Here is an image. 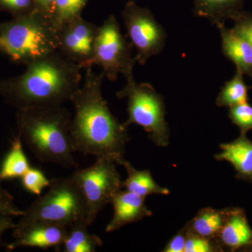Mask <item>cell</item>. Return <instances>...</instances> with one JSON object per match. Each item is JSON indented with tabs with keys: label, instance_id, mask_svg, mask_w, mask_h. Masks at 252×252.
<instances>
[{
	"label": "cell",
	"instance_id": "cell-23",
	"mask_svg": "<svg viewBox=\"0 0 252 252\" xmlns=\"http://www.w3.org/2000/svg\"><path fill=\"white\" fill-rule=\"evenodd\" d=\"M0 179V233L14 227L13 217H22L24 211L15 205L14 198L1 185Z\"/></svg>",
	"mask_w": 252,
	"mask_h": 252
},
{
	"label": "cell",
	"instance_id": "cell-10",
	"mask_svg": "<svg viewBox=\"0 0 252 252\" xmlns=\"http://www.w3.org/2000/svg\"><path fill=\"white\" fill-rule=\"evenodd\" d=\"M98 26L79 16L64 23L58 31V51L82 69L89 67Z\"/></svg>",
	"mask_w": 252,
	"mask_h": 252
},
{
	"label": "cell",
	"instance_id": "cell-12",
	"mask_svg": "<svg viewBox=\"0 0 252 252\" xmlns=\"http://www.w3.org/2000/svg\"><path fill=\"white\" fill-rule=\"evenodd\" d=\"M215 241L222 250L252 252V229L245 210L239 207H229L224 224Z\"/></svg>",
	"mask_w": 252,
	"mask_h": 252
},
{
	"label": "cell",
	"instance_id": "cell-30",
	"mask_svg": "<svg viewBox=\"0 0 252 252\" xmlns=\"http://www.w3.org/2000/svg\"><path fill=\"white\" fill-rule=\"evenodd\" d=\"M38 10L52 20L55 0H34Z\"/></svg>",
	"mask_w": 252,
	"mask_h": 252
},
{
	"label": "cell",
	"instance_id": "cell-27",
	"mask_svg": "<svg viewBox=\"0 0 252 252\" xmlns=\"http://www.w3.org/2000/svg\"><path fill=\"white\" fill-rule=\"evenodd\" d=\"M36 9L34 0H0V10L9 13L14 18L31 14Z\"/></svg>",
	"mask_w": 252,
	"mask_h": 252
},
{
	"label": "cell",
	"instance_id": "cell-19",
	"mask_svg": "<svg viewBox=\"0 0 252 252\" xmlns=\"http://www.w3.org/2000/svg\"><path fill=\"white\" fill-rule=\"evenodd\" d=\"M86 221H79L68 228L67 236L63 243L64 252H94L102 246V240L88 230Z\"/></svg>",
	"mask_w": 252,
	"mask_h": 252
},
{
	"label": "cell",
	"instance_id": "cell-7",
	"mask_svg": "<svg viewBox=\"0 0 252 252\" xmlns=\"http://www.w3.org/2000/svg\"><path fill=\"white\" fill-rule=\"evenodd\" d=\"M132 47L122 34L115 16L110 15L98 26L89 67L99 66L111 81L117 80L119 73L126 80L133 78V68L137 62L132 57Z\"/></svg>",
	"mask_w": 252,
	"mask_h": 252
},
{
	"label": "cell",
	"instance_id": "cell-20",
	"mask_svg": "<svg viewBox=\"0 0 252 252\" xmlns=\"http://www.w3.org/2000/svg\"><path fill=\"white\" fill-rule=\"evenodd\" d=\"M31 167L23 149L21 136L18 135L13 141L11 149L1 165L0 179L9 180L22 177Z\"/></svg>",
	"mask_w": 252,
	"mask_h": 252
},
{
	"label": "cell",
	"instance_id": "cell-13",
	"mask_svg": "<svg viewBox=\"0 0 252 252\" xmlns=\"http://www.w3.org/2000/svg\"><path fill=\"white\" fill-rule=\"evenodd\" d=\"M145 198L128 190H119L111 201L114 207V216L106 227V232L112 233L126 225L152 216V212L146 205Z\"/></svg>",
	"mask_w": 252,
	"mask_h": 252
},
{
	"label": "cell",
	"instance_id": "cell-16",
	"mask_svg": "<svg viewBox=\"0 0 252 252\" xmlns=\"http://www.w3.org/2000/svg\"><path fill=\"white\" fill-rule=\"evenodd\" d=\"M122 166L125 167L127 172V178L123 182V187L126 190L144 198L152 194L165 195L170 194L168 189L158 185L149 170H137L126 160L123 162Z\"/></svg>",
	"mask_w": 252,
	"mask_h": 252
},
{
	"label": "cell",
	"instance_id": "cell-3",
	"mask_svg": "<svg viewBox=\"0 0 252 252\" xmlns=\"http://www.w3.org/2000/svg\"><path fill=\"white\" fill-rule=\"evenodd\" d=\"M72 116L62 106L19 109V135L39 161L78 167L70 138Z\"/></svg>",
	"mask_w": 252,
	"mask_h": 252
},
{
	"label": "cell",
	"instance_id": "cell-9",
	"mask_svg": "<svg viewBox=\"0 0 252 252\" xmlns=\"http://www.w3.org/2000/svg\"><path fill=\"white\" fill-rule=\"evenodd\" d=\"M122 18L127 35L137 50L136 62L144 65L149 58L161 52L166 32L148 9L140 7L132 0L126 4Z\"/></svg>",
	"mask_w": 252,
	"mask_h": 252
},
{
	"label": "cell",
	"instance_id": "cell-17",
	"mask_svg": "<svg viewBox=\"0 0 252 252\" xmlns=\"http://www.w3.org/2000/svg\"><path fill=\"white\" fill-rule=\"evenodd\" d=\"M243 0H193L194 14L209 20L213 25H224L225 21L238 11Z\"/></svg>",
	"mask_w": 252,
	"mask_h": 252
},
{
	"label": "cell",
	"instance_id": "cell-4",
	"mask_svg": "<svg viewBox=\"0 0 252 252\" xmlns=\"http://www.w3.org/2000/svg\"><path fill=\"white\" fill-rule=\"evenodd\" d=\"M58 49L57 28L39 10L0 23V51L13 62L27 65Z\"/></svg>",
	"mask_w": 252,
	"mask_h": 252
},
{
	"label": "cell",
	"instance_id": "cell-8",
	"mask_svg": "<svg viewBox=\"0 0 252 252\" xmlns=\"http://www.w3.org/2000/svg\"><path fill=\"white\" fill-rule=\"evenodd\" d=\"M117 165L111 159L97 158L91 166L78 169L71 175L85 197L89 225L94 223L97 214L111 203L115 194L122 190V177Z\"/></svg>",
	"mask_w": 252,
	"mask_h": 252
},
{
	"label": "cell",
	"instance_id": "cell-5",
	"mask_svg": "<svg viewBox=\"0 0 252 252\" xmlns=\"http://www.w3.org/2000/svg\"><path fill=\"white\" fill-rule=\"evenodd\" d=\"M49 187L44 195L25 210L22 219L16 225L35 221L67 228L79 221H86L89 224V208L85 197L71 176L52 179Z\"/></svg>",
	"mask_w": 252,
	"mask_h": 252
},
{
	"label": "cell",
	"instance_id": "cell-24",
	"mask_svg": "<svg viewBox=\"0 0 252 252\" xmlns=\"http://www.w3.org/2000/svg\"><path fill=\"white\" fill-rule=\"evenodd\" d=\"M223 250L215 240L196 234L187 226L185 252H222Z\"/></svg>",
	"mask_w": 252,
	"mask_h": 252
},
{
	"label": "cell",
	"instance_id": "cell-25",
	"mask_svg": "<svg viewBox=\"0 0 252 252\" xmlns=\"http://www.w3.org/2000/svg\"><path fill=\"white\" fill-rule=\"evenodd\" d=\"M228 117L240 128L242 135L252 130V106L248 102L230 107Z\"/></svg>",
	"mask_w": 252,
	"mask_h": 252
},
{
	"label": "cell",
	"instance_id": "cell-22",
	"mask_svg": "<svg viewBox=\"0 0 252 252\" xmlns=\"http://www.w3.org/2000/svg\"><path fill=\"white\" fill-rule=\"evenodd\" d=\"M89 0H55L52 21L58 31L64 23L81 16Z\"/></svg>",
	"mask_w": 252,
	"mask_h": 252
},
{
	"label": "cell",
	"instance_id": "cell-6",
	"mask_svg": "<svg viewBox=\"0 0 252 252\" xmlns=\"http://www.w3.org/2000/svg\"><path fill=\"white\" fill-rule=\"evenodd\" d=\"M118 98H127L128 119L124 126L136 124L143 127L150 140L159 147H167L170 130L165 121V107L162 95L148 83L137 84L135 79H127Z\"/></svg>",
	"mask_w": 252,
	"mask_h": 252
},
{
	"label": "cell",
	"instance_id": "cell-31",
	"mask_svg": "<svg viewBox=\"0 0 252 252\" xmlns=\"http://www.w3.org/2000/svg\"><path fill=\"white\" fill-rule=\"evenodd\" d=\"M1 235H2V233H0V246L1 245Z\"/></svg>",
	"mask_w": 252,
	"mask_h": 252
},
{
	"label": "cell",
	"instance_id": "cell-18",
	"mask_svg": "<svg viewBox=\"0 0 252 252\" xmlns=\"http://www.w3.org/2000/svg\"><path fill=\"white\" fill-rule=\"evenodd\" d=\"M228 208L216 210L211 207L202 209L193 220L187 223L189 229L205 238L216 240L224 224Z\"/></svg>",
	"mask_w": 252,
	"mask_h": 252
},
{
	"label": "cell",
	"instance_id": "cell-2",
	"mask_svg": "<svg viewBox=\"0 0 252 252\" xmlns=\"http://www.w3.org/2000/svg\"><path fill=\"white\" fill-rule=\"evenodd\" d=\"M26 67L21 75L0 80V95L18 109L62 106L80 87L82 68L59 51Z\"/></svg>",
	"mask_w": 252,
	"mask_h": 252
},
{
	"label": "cell",
	"instance_id": "cell-26",
	"mask_svg": "<svg viewBox=\"0 0 252 252\" xmlns=\"http://www.w3.org/2000/svg\"><path fill=\"white\" fill-rule=\"evenodd\" d=\"M23 187L30 193L40 195L43 189L49 187L50 181L39 169L31 167L22 177Z\"/></svg>",
	"mask_w": 252,
	"mask_h": 252
},
{
	"label": "cell",
	"instance_id": "cell-14",
	"mask_svg": "<svg viewBox=\"0 0 252 252\" xmlns=\"http://www.w3.org/2000/svg\"><path fill=\"white\" fill-rule=\"evenodd\" d=\"M221 152L215 154L220 161H228L236 171V178L252 184V142L246 135L240 134L238 138L220 145Z\"/></svg>",
	"mask_w": 252,
	"mask_h": 252
},
{
	"label": "cell",
	"instance_id": "cell-21",
	"mask_svg": "<svg viewBox=\"0 0 252 252\" xmlns=\"http://www.w3.org/2000/svg\"><path fill=\"white\" fill-rule=\"evenodd\" d=\"M248 87L245 83L243 74L236 71L234 77L226 81L217 96L218 107H232L248 102Z\"/></svg>",
	"mask_w": 252,
	"mask_h": 252
},
{
	"label": "cell",
	"instance_id": "cell-11",
	"mask_svg": "<svg viewBox=\"0 0 252 252\" xmlns=\"http://www.w3.org/2000/svg\"><path fill=\"white\" fill-rule=\"evenodd\" d=\"M14 227L16 240L10 245V250L19 247H31L42 250L54 248L58 251L63 246L68 232L66 227L46 222H31Z\"/></svg>",
	"mask_w": 252,
	"mask_h": 252
},
{
	"label": "cell",
	"instance_id": "cell-28",
	"mask_svg": "<svg viewBox=\"0 0 252 252\" xmlns=\"http://www.w3.org/2000/svg\"><path fill=\"white\" fill-rule=\"evenodd\" d=\"M230 19L234 21L232 28L239 35L248 41L252 46V16L250 13L237 11Z\"/></svg>",
	"mask_w": 252,
	"mask_h": 252
},
{
	"label": "cell",
	"instance_id": "cell-15",
	"mask_svg": "<svg viewBox=\"0 0 252 252\" xmlns=\"http://www.w3.org/2000/svg\"><path fill=\"white\" fill-rule=\"evenodd\" d=\"M222 41V52L234 63L237 71L252 78V46L233 29L218 26Z\"/></svg>",
	"mask_w": 252,
	"mask_h": 252
},
{
	"label": "cell",
	"instance_id": "cell-1",
	"mask_svg": "<svg viewBox=\"0 0 252 252\" xmlns=\"http://www.w3.org/2000/svg\"><path fill=\"white\" fill-rule=\"evenodd\" d=\"M103 72L86 69L84 85L71 97L75 108L70 124L73 150L84 155L107 158L122 165L130 137L127 127L113 115L103 98Z\"/></svg>",
	"mask_w": 252,
	"mask_h": 252
},
{
	"label": "cell",
	"instance_id": "cell-29",
	"mask_svg": "<svg viewBox=\"0 0 252 252\" xmlns=\"http://www.w3.org/2000/svg\"><path fill=\"white\" fill-rule=\"evenodd\" d=\"M187 235V226L186 225L167 243L166 246L162 251L164 252H185Z\"/></svg>",
	"mask_w": 252,
	"mask_h": 252
}]
</instances>
